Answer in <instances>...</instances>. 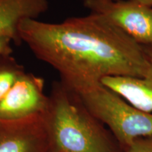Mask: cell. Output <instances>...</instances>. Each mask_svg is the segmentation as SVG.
<instances>
[{
    "label": "cell",
    "instance_id": "obj_9",
    "mask_svg": "<svg viewBox=\"0 0 152 152\" xmlns=\"http://www.w3.org/2000/svg\"><path fill=\"white\" fill-rule=\"evenodd\" d=\"M25 72L23 66L11 55L0 56V102Z\"/></svg>",
    "mask_w": 152,
    "mask_h": 152
},
{
    "label": "cell",
    "instance_id": "obj_6",
    "mask_svg": "<svg viewBox=\"0 0 152 152\" xmlns=\"http://www.w3.org/2000/svg\"><path fill=\"white\" fill-rule=\"evenodd\" d=\"M0 152H51L46 113L14 121L0 119Z\"/></svg>",
    "mask_w": 152,
    "mask_h": 152
},
{
    "label": "cell",
    "instance_id": "obj_8",
    "mask_svg": "<svg viewBox=\"0 0 152 152\" xmlns=\"http://www.w3.org/2000/svg\"><path fill=\"white\" fill-rule=\"evenodd\" d=\"M48 8L49 0H0V35L9 37L15 45H20V23L28 19H37Z\"/></svg>",
    "mask_w": 152,
    "mask_h": 152
},
{
    "label": "cell",
    "instance_id": "obj_10",
    "mask_svg": "<svg viewBox=\"0 0 152 152\" xmlns=\"http://www.w3.org/2000/svg\"><path fill=\"white\" fill-rule=\"evenodd\" d=\"M124 152H152V135L136 139Z\"/></svg>",
    "mask_w": 152,
    "mask_h": 152
},
{
    "label": "cell",
    "instance_id": "obj_7",
    "mask_svg": "<svg viewBox=\"0 0 152 152\" xmlns=\"http://www.w3.org/2000/svg\"><path fill=\"white\" fill-rule=\"evenodd\" d=\"M142 46L148 61L144 76H109L101 83L137 109L152 113V44Z\"/></svg>",
    "mask_w": 152,
    "mask_h": 152
},
{
    "label": "cell",
    "instance_id": "obj_2",
    "mask_svg": "<svg viewBox=\"0 0 152 152\" xmlns=\"http://www.w3.org/2000/svg\"><path fill=\"white\" fill-rule=\"evenodd\" d=\"M46 121L52 152H115L104 124L60 80L53 83Z\"/></svg>",
    "mask_w": 152,
    "mask_h": 152
},
{
    "label": "cell",
    "instance_id": "obj_11",
    "mask_svg": "<svg viewBox=\"0 0 152 152\" xmlns=\"http://www.w3.org/2000/svg\"><path fill=\"white\" fill-rule=\"evenodd\" d=\"M12 42L13 40L9 37L0 35V56L11 55L13 53Z\"/></svg>",
    "mask_w": 152,
    "mask_h": 152
},
{
    "label": "cell",
    "instance_id": "obj_4",
    "mask_svg": "<svg viewBox=\"0 0 152 152\" xmlns=\"http://www.w3.org/2000/svg\"><path fill=\"white\" fill-rule=\"evenodd\" d=\"M90 13L102 15L142 45L152 44V7L132 0H83Z\"/></svg>",
    "mask_w": 152,
    "mask_h": 152
},
{
    "label": "cell",
    "instance_id": "obj_13",
    "mask_svg": "<svg viewBox=\"0 0 152 152\" xmlns=\"http://www.w3.org/2000/svg\"><path fill=\"white\" fill-rule=\"evenodd\" d=\"M51 152H52V151H51Z\"/></svg>",
    "mask_w": 152,
    "mask_h": 152
},
{
    "label": "cell",
    "instance_id": "obj_5",
    "mask_svg": "<svg viewBox=\"0 0 152 152\" xmlns=\"http://www.w3.org/2000/svg\"><path fill=\"white\" fill-rule=\"evenodd\" d=\"M45 80L25 72L0 102V119L14 121L47 113L49 96L45 93Z\"/></svg>",
    "mask_w": 152,
    "mask_h": 152
},
{
    "label": "cell",
    "instance_id": "obj_1",
    "mask_svg": "<svg viewBox=\"0 0 152 152\" xmlns=\"http://www.w3.org/2000/svg\"><path fill=\"white\" fill-rule=\"evenodd\" d=\"M18 30L33 54L75 92L109 76L142 77L148 68L143 46L102 15L90 13L58 23L28 19Z\"/></svg>",
    "mask_w": 152,
    "mask_h": 152
},
{
    "label": "cell",
    "instance_id": "obj_3",
    "mask_svg": "<svg viewBox=\"0 0 152 152\" xmlns=\"http://www.w3.org/2000/svg\"><path fill=\"white\" fill-rule=\"evenodd\" d=\"M75 92L125 149L136 139L152 135V113L137 109L102 83Z\"/></svg>",
    "mask_w": 152,
    "mask_h": 152
},
{
    "label": "cell",
    "instance_id": "obj_12",
    "mask_svg": "<svg viewBox=\"0 0 152 152\" xmlns=\"http://www.w3.org/2000/svg\"><path fill=\"white\" fill-rule=\"evenodd\" d=\"M132 1L140 3L142 4L147 6V7H152V0H132Z\"/></svg>",
    "mask_w": 152,
    "mask_h": 152
}]
</instances>
